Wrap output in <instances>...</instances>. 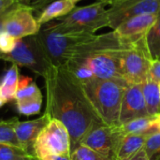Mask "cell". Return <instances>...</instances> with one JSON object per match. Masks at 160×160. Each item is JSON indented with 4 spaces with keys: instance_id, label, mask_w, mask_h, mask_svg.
Returning a JSON list of instances; mask_svg holds the SVG:
<instances>
[{
    "instance_id": "obj_1",
    "label": "cell",
    "mask_w": 160,
    "mask_h": 160,
    "mask_svg": "<svg viewBox=\"0 0 160 160\" xmlns=\"http://www.w3.org/2000/svg\"><path fill=\"white\" fill-rule=\"evenodd\" d=\"M44 80L45 113L65 125L70 136L71 153L95 125L103 123L89 102L82 82L66 67H52Z\"/></svg>"
},
{
    "instance_id": "obj_2",
    "label": "cell",
    "mask_w": 160,
    "mask_h": 160,
    "mask_svg": "<svg viewBox=\"0 0 160 160\" xmlns=\"http://www.w3.org/2000/svg\"><path fill=\"white\" fill-rule=\"evenodd\" d=\"M128 43L123 41L114 30L96 35L78 50L65 67L81 82L93 78H122V55Z\"/></svg>"
},
{
    "instance_id": "obj_3",
    "label": "cell",
    "mask_w": 160,
    "mask_h": 160,
    "mask_svg": "<svg viewBox=\"0 0 160 160\" xmlns=\"http://www.w3.org/2000/svg\"><path fill=\"white\" fill-rule=\"evenodd\" d=\"M129 83L122 78H93L82 82L85 95L103 124L119 126L121 104L126 88Z\"/></svg>"
},
{
    "instance_id": "obj_4",
    "label": "cell",
    "mask_w": 160,
    "mask_h": 160,
    "mask_svg": "<svg viewBox=\"0 0 160 160\" xmlns=\"http://www.w3.org/2000/svg\"><path fill=\"white\" fill-rule=\"evenodd\" d=\"M38 37L52 67H65L78 50L96 35L86 32L65 31L52 22L41 26Z\"/></svg>"
},
{
    "instance_id": "obj_5",
    "label": "cell",
    "mask_w": 160,
    "mask_h": 160,
    "mask_svg": "<svg viewBox=\"0 0 160 160\" xmlns=\"http://www.w3.org/2000/svg\"><path fill=\"white\" fill-rule=\"evenodd\" d=\"M0 60L27 68L43 78L52 68L38 34L18 38L9 53H0Z\"/></svg>"
},
{
    "instance_id": "obj_6",
    "label": "cell",
    "mask_w": 160,
    "mask_h": 160,
    "mask_svg": "<svg viewBox=\"0 0 160 160\" xmlns=\"http://www.w3.org/2000/svg\"><path fill=\"white\" fill-rule=\"evenodd\" d=\"M52 24L65 31L95 34L98 29L110 26L108 8L104 3L98 0L88 6L76 7L68 15L52 22Z\"/></svg>"
},
{
    "instance_id": "obj_7",
    "label": "cell",
    "mask_w": 160,
    "mask_h": 160,
    "mask_svg": "<svg viewBox=\"0 0 160 160\" xmlns=\"http://www.w3.org/2000/svg\"><path fill=\"white\" fill-rule=\"evenodd\" d=\"M153 61L145 37L130 41L122 55V78L129 84L143 83L148 79Z\"/></svg>"
},
{
    "instance_id": "obj_8",
    "label": "cell",
    "mask_w": 160,
    "mask_h": 160,
    "mask_svg": "<svg viewBox=\"0 0 160 160\" xmlns=\"http://www.w3.org/2000/svg\"><path fill=\"white\" fill-rule=\"evenodd\" d=\"M33 156L38 160L53 156H70V136L63 123L51 119L34 144Z\"/></svg>"
},
{
    "instance_id": "obj_9",
    "label": "cell",
    "mask_w": 160,
    "mask_h": 160,
    "mask_svg": "<svg viewBox=\"0 0 160 160\" xmlns=\"http://www.w3.org/2000/svg\"><path fill=\"white\" fill-rule=\"evenodd\" d=\"M123 137L114 127L97 124L84 136L80 144H83L98 153L106 160H115Z\"/></svg>"
},
{
    "instance_id": "obj_10",
    "label": "cell",
    "mask_w": 160,
    "mask_h": 160,
    "mask_svg": "<svg viewBox=\"0 0 160 160\" xmlns=\"http://www.w3.org/2000/svg\"><path fill=\"white\" fill-rule=\"evenodd\" d=\"M160 0H121L108 8L110 28L116 29L125 21L144 14H158Z\"/></svg>"
},
{
    "instance_id": "obj_11",
    "label": "cell",
    "mask_w": 160,
    "mask_h": 160,
    "mask_svg": "<svg viewBox=\"0 0 160 160\" xmlns=\"http://www.w3.org/2000/svg\"><path fill=\"white\" fill-rule=\"evenodd\" d=\"M33 12L29 7L20 4L8 17L4 30L16 39L37 35L41 26L34 17Z\"/></svg>"
},
{
    "instance_id": "obj_12",
    "label": "cell",
    "mask_w": 160,
    "mask_h": 160,
    "mask_svg": "<svg viewBox=\"0 0 160 160\" xmlns=\"http://www.w3.org/2000/svg\"><path fill=\"white\" fill-rule=\"evenodd\" d=\"M42 94L37 83L28 76H20L14 100L20 114L30 116L40 112Z\"/></svg>"
},
{
    "instance_id": "obj_13",
    "label": "cell",
    "mask_w": 160,
    "mask_h": 160,
    "mask_svg": "<svg viewBox=\"0 0 160 160\" xmlns=\"http://www.w3.org/2000/svg\"><path fill=\"white\" fill-rule=\"evenodd\" d=\"M150 116L143 98L142 84H128L121 104L119 126L141 117Z\"/></svg>"
},
{
    "instance_id": "obj_14",
    "label": "cell",
    "mask_w": 160,
    "mask_h": 160,
    "mask_svg": "<svg viewBox=\"0 0 160 160\" xmlns=\"http://www.w3.org/2000/svg\"><path fill=\"white\" fill-rule=\"evenodd\" d=\"M51 121L50 116L44 112L40 117L30 121H18L15 128V132L20 143V146L30 156H33L34 144L42 131V129Z\"/></svg>"
},
{
    "instance_id": "obj_15",
    "label": "cell",
    "mask_w": 160,
    "mask_h": 160,
    "mask_svg": "<svg viewBox=\"0 0 160 160\" xmlns=\"http://www.w3.org/2000/svg\"><path fill=\"white\" fill-rule=\"evenodd\" d=\"M157 18L158 14L139 15L125 21L114 31L123 41L130 42L145 37Z\"/></svg>"
},
{
    "instance_id": "obj_16",
    "label": "cell",
    "mask_w": 160,
    "mask_h": 160,
    "mask_svg": "<svg viewBox=\"0 0 160 160\" xmlns=\"http://www.w3.org/2000/svg\"><path fill=\"white\" fill-rule=\"evenodd\" d=\"M115 130L122 136L128 134H137V133H149L155 134L160 132V126L158 117L146 116L137 118L128 123L114 127Z\"/></svg>"
},
{
    "instance_id": "obj_17",
    "label": "cell",
    "mask_w": 160,
    "mask_h": 160,
    "mask_svg": "<svg viewBox=\"0 0 160 160\" xmlns=\"http://www.w3.org/2000/svg\"><path fill=\"white\" fill-rule=\"evenodd\" d=\"M76 3L77 1L75 0H54L40 11L37 19L38 24L42 26L51 21L68 15L76 8Z\"/></svg>"
},
{
    "instance_id": "obj_18",
    "label": "cell",
    "mask_w": 160,
    "mask_h": 160,
    "mask_svg": "<svg viewBox=\"0 0 160 160\" xmlns=\"http://www.w3.org/2000/svg\"><path fill=\"white\" fill-rule=\"evenodd\" d=\"M153 134L149 133H137L128 134L121 140L115 160H124L130 158L142 148H143L147 139Z\"/></svg>"
},
{
    "instance_id": "obj_19",
    "label": "cell",
    "mask_w": 160,
    "mask_h": 160,
    "mask_svg": "<svg viewBox=\"0 0 160 160\" xmlns=\"http://www.w3.org/2000/svg\"><path fill=\"white\" fill-rule=\"evenodd\" d=\"M142 90L150 116H160V84L150 79L142 83Z\"/></svg>"
},
{
    "instance_id": "obj_20",
    "label": "cell",
    "mask_w": 160,
    "mask_h": 160,
    "mask_svg": "<svg viewBox=\"0 0 160 160\" xmlns=\"http://www.w3.org/2000/svg\"><path fill=\"white\" fill-rule=\"evenodd\" d=\"M19 78L20 75L18 66L12 64V66L5 73L0 82V92L7 103L14 100V97L18 89Z\"/></svg>"
},
{
    "instance_id": "obj_21",
    "label": "cell",
    "mask_w": 160,
    "mask_h": 160,
    "mask_svg": "<svg viewBox=\"0 0 160 160\" xmlns=\"http://www.w3.org/2000/svg\"><path fill=\"white\" fill-rule=\"evenodd\" d=\"M18 121L19 119L17 117L0 121V143L21 147L15 132V128Z\"/></svg>"
},
{
    "instance_id": "obj_22",
    "label": "cell",
    "mask_w": 160,
    "mask_h": 160,
    "mask_svg": "<svg viewBox=\"0 0 160 160\" xmlns=\"http://www.w3.org/2000/svg\"><path fill=\"white\" fill-rule=\"evenodd\" d=\"M146 44L153 60H158L160 56V11L153 26L145 36Z\"/></svg>"
},
{
    "instance_id": "obj_23",
    "label": "cell",
    "mask_w": 160,
    "mask_h": 160,
    "mask_svg": "<svg viewBox=\"0 0 160 160\" xmlns=\"http://www.w3.org/2000/svg\"><path fill=\"white\" fill-rule=\"evenodd\" d=\"M29 156L21 147L0 143V160H21Z\"/></svg>"
},
{
    "instance_id": "obj_24",
    "label": "cell",
    "mask_w": 160,
    "mask_h": 160,
    "mask_svg": "<svg viewBox=\"0 0 160 160\" xmlns=\"http://www.w3.org/2000/svg\"><path fill=\"white\" fill-rule=\"evenodd\" d=\"M70 160H106L91 148L80 144L70 153Z\"/></svg>"
},
{
    "instance_id": "obj_25",
    "label": "cell",
    "mask_w": 160,
    "mask_h": 160,
    "mask_svg": "<svg viewBox=\"0 0 160 160\" xmlns=\"http://www.w3.org/2000/svg\"><path fill=\"white\" fill-rule=\"evenodd\" d=\"M149 160H160V132L151 135L144 144Z\"/></svg>"
},
{
    "instance_id": "obj_26",
    "label": "cell",
    "mask_w": 160,
    "mask_h": 160,
    "mask_svg": "<svg viewBox=\"0 0 160 160\" xmlns=\"http://www.w3.org/2000/svg\"><path fill=\"white\" fill-rule=\"evenodd\" d=\"M16 38L5 30L0 33V53H9L16 45Z\"/></svg>"
},
{
    "instance_id": "obj_27",
    "label": "cell",
    "mask_w": 160,
    "mask_h": 160,
    "mask_svg": "<svg viewBox=\"0 0 160 160\" xmlns=\"http://www.w3.org/2000/svg\"><path fill=\"white\" fill-rule=\"evenodd\" d=\"M54 0H20V3L29 7L33 11H41L47 5Z\"/></svg>"
},
{
    "instance_id": "obj_28",
    "label": "cell",
    "mask_w": 160,
    "mask_h": 160,
    "mask_svg": "<svg viewBox=\"0 0 160 160\" xmlns=\"http://www.w3.org/2000/svg\"><path fill=\"white\" fill-rule=\"evenodd\" d=\"M148 79L160 83V60H154L149 71Z\"/></svg>"
},
{
    "instance_id": "obj_29",
    "label": "cell",
    "mask_w": 160,
    "mask_h": 160,
    "mask_svg": "<svg viewBox=\"0 0 160 160\" xmlns=\"http://www.w3.org/2000/svg\"><path fill=\"white\" fill-rule=\"evenodd\" d=\"M20 4H21L20 2H17V3H15L14 5H12L10 8H8L7 10H5L4 12L0 13V33H1L2 31H4V25H5V22H6L8 17L9 16V14H10V13L12 12V10H13L15 8H17Z\"/></svg>"
},
{
    "instance_id": "obj_30",
    "label": "cell",
    "mask_w": 160,
    "mask_h": 160,
    "mask_svg": "<svg viewBox=\"0 0 160 160\" xmlns=\"http://www.w3.org/2000/svg\"><path fill=\"white\" fill-rule=\"evenodd\" d=\"M124 160H149L148 159V157L146 155V152H145V149L144 147L142 148L140 151H138L136 154H134L133 156H131L130 158H126Z\"/></svg>"
},
{
    "instance_id": "obj_31",
    "label": "cell",
    "mask_w": 160,
    "mask_h": 160,
    "mask_svg": "<svg viewBox=\"0 0 160 160\" xmlns=\"http://www.w3.org/2000/svg\"><path fill=\"white\" fill-rule=\"evenodd\" d=\"M17 2H20V0H0V13L4 12Z\"/></svg>"
},
{
    "instance_id": "obj_32",
    "label": "cell",
    "mask_w": 160,
    "mask_h": 160,
    "mask_svg": "<svg viewBox=\"0 0 160 160\" xmlns=\"http://www.w3.org/2000/svg\"><path fill=\"white\" fill-rule=\"evenodd\" d=\"M43 160H70V156H53Z\"/></svg>"
},
{
    "instance_id": "obj_33",
    "label": "cell",
    "mask_w": 160,
    "mask_h": 160,
    "mask_svg": "<svg viewBox=\"0 0 160 160\" xmlns=\"http://www.w3.org/2000/svg\"><path fill=\"white\" fill-rule=\"evenodd\" d=\"M98 1H100V2H102V3H104L106 6H111L112 4L116 3V2L121 1V0H98Z\"/></svg>"
},
{
    "instance_id": "obj_34",
    "label": "cell",
    "mask_w": 160,
    "mask_h": 160,
    "mask_svg": "<svg viewBox=\"0 0 160 160\" xmlns=\"http://www.w3.org/2000/svg\"><path fill=\"white\" fill-rule=\"evenodd\" d=\"M7 102H6V100L4 99V98L2 97V94H1V92H0V108L3 106V105H5Z\"/></svg>"
},
{
    "instance_id": "obj_35",
    "label": "cell",
    "mask_w": 160,
    "mask_h": 160,
    "mask_svg": "<svg viewBox=\"0 0 160 160\" xmlns=\"http://www.w3.org/2000/svg\"><path fill=\"white\" fill-rule=\"evenodd\" d=\"M21 160H38L36 158H34V157H32V156H29V157H26V158H22V159Z\"/></svg>"
},
{
    "instance_id": "obj_36",
    "label": "cell",
    "mask_w": 160,
    "mask_h": 160,
    "mask_svg": "<svg viewBox=\"0 0 160 160\" xmlns=\"http://www.w3.org/2000/svg\"><path fill=\"white\" fill-rule=\"evenodd\" d=\"M158 60H160V56H159V57H158Z\"/></svg>"
},
{
    "instance_id": "obj_37",
    "label": "cell",
    "mask_w": 160,
    "mask_h": 160,
    "mask_svg": "<svg viewBox=\"0 0 160 160\" xmlns=\"http://www.w3.org/2000/svg\"><path fill=\"white\" fill-rule=\"evenodd\" d=\"M75 1H77V2H78V1H80V0H75Z\"/></svg>"
},
{
    "instance_id": "obj_38",
    "label": "cell",
    "mask_w": 160,
    "mask_h": 160,
    "mask_svg": "<svg viewBox=\"0 0 160 160\" xmlns=\"http://www.w3.org/2000/svg\"><path fill=\"white\" fill-rule=\"evenodd\" d=\"M159 84H160V83H159Z\"/></svg>"
}]
</instances>
